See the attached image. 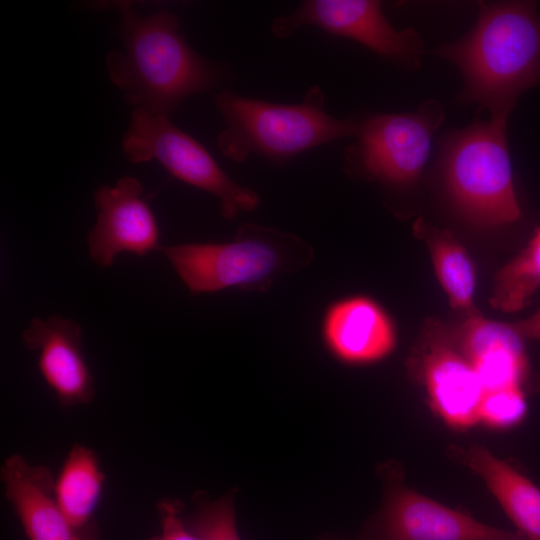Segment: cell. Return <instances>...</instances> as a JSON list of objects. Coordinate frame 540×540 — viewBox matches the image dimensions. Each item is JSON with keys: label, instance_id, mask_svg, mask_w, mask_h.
<instances>
[{"label": "cell", "instance_id": "6da1fadb", "mask_svg": "<svg viewBox=\"0 0 540 540\" xmlns=\"http://www.w3.org/2000/svg\"><path fill=\"white\" fill-rule=\"evenodd\" d=\"M122 47L105 59L111 81L133 110L168 117L189 96L218 89L231 78L228 66L193 50L180 33L178 16L160 10L143 16L118 2Z\"/></svg>", "mask_w": 540, "mask_h": 540}, {"label": "cell", "instance_id": "7a4b0ae2", "mask_svg": "<svg viewBox=\"0 0 540 540\" xmlns=\"http://www.w3.org/2000/svg\"><path fill=\"white\" fill-rule=\"evenodd\" d=\"M434 53L461 71L462 102L507 119L519 95L540 82V17L534 1L480 2L478 19L461 39Z\"/></svg>", "mask_w": 540, "mask_h": 540}, {"label": "cell", "instance_id": "3957f363", "mask_svg": "<svg viewBox=\"0 0 540 540\" xmlns=\"http://www.w3.org/2000/svg\"><path fill=\"white\" fill-rule=\"evenodd\" d=\"M214 102L225 124L216 137L217 146L226 158L238 163L255 154L273 164H284L309 149L354 137L359 122L329 114L317 84L297 104L243 97L228 89L215 93Z\"/></svg>", "mask_w": 540, "mask_h": 540}, {"label": "cell", "instance_id": "277c9868", "mask_svg": "<svg viewBox=\"0 0 540 540\" xmlns=\"http://www.w3.org/2000/svg\"><path fill=\"white\" fill-rule=\"evenodd\" d=\"M160 250L192 294L226 288L262 290L313 256L311 247L297 236L252 224L241 226L228 243L179 244Z\"/></svg>", "mask_w": 540, "mask_h": 540}, {"label": "cell", "instance_id": "5b68a950", "mask_svg": "<svg viewBox=\"0 0 540 540\" xmlns=\"http://www.w3.org/2000/svg\"><path fill=\"white\" fill-rule=\"evenodd\" d=\"M504 118L476 120L443 141L441 169L450 201L470 223L508 225L521 218Z\"/></svg>", "mask_w": 540, "mask_h": 540}, {"label": "cell", "instance_id": "8992f818", "mask_svg": "<svg viewBox=\"0 0 540 540\" xmlns=\"http://www.w3.org/2000/svg\"><path fill=\"white\" fill-rule=\"evenodd\" d=\"M122 151L131 163L156 160L175 178L216 196L226 219L259 206L256 192L231 179L205 147L168 117L133 110Z\"/></svg>", "mask_w": 540, "mask_h": 540}, {"label": "cell", "instance_id": "52a82bcc", "mask_svg": "<svg viewBox=\"0 0 540 540\" xmlns=\"http://www.w3.org/2000/svg\"><path fill=\"white\" fill-rule=\"evenodd\" d=\"M443 119L435 100L416 112L375 114L360 119L356 141L344 151V170L388 187H406L420 177L434 131Z\"/></svg>", "mask_w": 540, "mask_h": 540}, {"label": "cell", "instance_id": "ba28073f", "mask_svg": "<svg viewBox=\"0 0 540 540\" xmlns=\"http://www.w3.org/2000/svg\"><path fill=\"white\" fill-rule=\"evenodd\" d=\"M308 25L352 39L398 65L416 66L422 52L417 32L394 28L379 1L306 0L293 12L276 17L271 31L277 38H287Z\"/></svg>", "mask_w": 540, "mask_h": 540}, {"label": "cell", "instance_id": "9c48e42d", "mask_svg": "<svg viewBox=\"0 0 540 540\" xmlns=\"http://www.w3.org/2000/svg\"><path fill=\"white\" fill-rule=\"evenodd\" d=\"M515 535L390 480L381 509L358 540H509Z\"/></svg>", "mask_w": 540, "mask_h": 540}, {"label": "cell", "instance_id": "30bf717a", "mask_svg": "<svg viewBox=\"0 0 540 540\" xmlns=\"http://www.w3.org/2000/svg\"><path fill=\"white\" fill-rule=\"evenodd\" d=\"M142 193L141 182L133 176L96 189L97 220L87 243L89 256L98 266L110 267L124 252L144 256L161 249L157 220Z\"/></svg>", "mask_w": 540, "mask_h": 540}, {"label": "cell", "instance_id": "8fae6325", "mask_svg": "<svg viewBox=\"0 0 540 540\" xmlns=\"http://www.w3.org/2000/svg\"><path fill=\"white\" fill-rule=\"evenodd\" d=\"M25 346L38 352V369L62 407L89 404L94 378L82 350V329L70 318H34L22 333Z\"/></svg>", "mask_w": 540, "mask_h": 540}, {"label": "cell", "instance_id": "7c38bea8", "mask_svg": "<svg viewBox=\"0 0 540 540\" xmlns=\"http://www.w3.org/2000/svg\"><path fill=\"white\" fill-rule=\"evenodd\" d=\"M417 363L430 406L455 430H466L479 422L482 384L469 361L440 338L429 340Z\"/></svg>", "mask_w": 540, "mask_h": 540}, {"label": "cell", "instance_id": "4fadbf2b", "mask_svg": "<svg viewBox=\"0 0 540 540\" xmlns=\"http://www.w3.org/2000/svg\"><path fill=\"white\" fill-rule=\"evenodd\" d=\"M328 350L349 364L376 362L395 347V329L386 311L373 299L352 296L332 303L322 321Z\"/></svg>", "mask_w": 540, "mask_h": 540}, {"label": "cell", "instance_id": "5bb4252c", "mask_svg": "<svg viewBox=\"0 0 540 540\" xmlns=\"http://www.w3.org/2000/svg\"><path fill=\"white\" fill-rule=\"evenodd\" d=\"M523 338L511 323L470 315L457 337L459 352L475 370L484 391L521 387L530 377Z\"/></svg>", "mask_w": 540, "mask_h": 540}, {"label": "cell", "instance_id": "9a60e30c", "mask_svg": "<svg viewBox=\"0 0 540 540\" xmlns=\"http://www.w3.org/2000/svg\"><path fill=\"white\" fill-rule=\"evenodd\" d=\"M0 477L28 540H79L58 505L49 468L12 454L3 462Z\"/></svg>", "mask_w": 540, "mask_h": 540}, {"label": "cell", "instance_id": "2e32d148", "mask_svg": "<svg viewBox=\"0 0 540 540\" xmlns=\"http://www.w3.org/2000/svg\"><path fill=\"white\" fill-rule=\"evenodd\" d=\"M452 455L477 473L526 540H540V488L487 448L452 447Z\"/></svg>", "mask_w": 540, "mask_h": 540}, {"label": "cell", "instance_id": "e0dca14e", "mask_svg": "<svg viewBox=\"0 0 540 540\" xmlns=\"http://www.w3.org/2000/svg\"><path fill=\"white\" fill-rule=\"evenodd\" d=\"M105 475L96 453L74 444L55 478L58 505L79 540H102L96 521Z\"/></svg>", "mask_w": 540, "mask_h": 540}, {"label": "cell", "instance_id": "ac0fdd59", "mask_svg": "<svg viewBox=\"0 0 540 540\" xmlns=\"http://www.w3.org/2000/svg\"><path fill=\"white\" fill-rule=\"evenodd\" d=\"M427 244L437 278L456 310L477 313L473 305L475 272L462 245L448 232H427Z\"/></svg>", "mask_w": 540, "mask_h": 540}, {"label": "cell", "instance_id": "d6986e66", "mask_svg": "<svg viewBox=\"0 0 540 540\" xmlns=\"http://www.w3.org/2000/svg\"><path fill=\"white\" fill-rule=\"evenodd\" d=\"M540 288V227L527 245L496 274L490 304L503 312L524 308Z\"/></svg>", "mask_w": 540, "mask_h": 540}, {"label": "cell", "instance_id": "ffe728a7", "mask_svg": "<svg viewBox=\"0 0 540 540\" xmlns=\"http://www.w3.org/2000/svg\"><path fill=\"white\" fill-rule=\"evenodd\" d=\"M184 519L200 540H241L236 527L232 493L215 501H202Z\"/></svg>", "mask_w": 540, "mask_h": 540}, {"label": "cell", "instance_id": "44dd1931", "mask_svg": "<svg viewBox=\"0 0 540 540\" xmlns=\"http://www.w3.org/2000/svg\"><path fill=\"white\" fill-rule=\"evenodd\" d=\"M527 413L524 388L508 387L484 391L479 406V423L494 429H509Z\"/></svg>", "mask_w": 540, "mask_h": 540}, {"label": "cell", "instance_id": "7402d4cb", "mask_svg": "<svg viewBox=\"0 0 540 540\" xmlns=\"http://www.w3.org/2000/svg\"><path fill=\"white\" fill-rule=\"evenodd\" d=\"M156 508L161 530L149 540H200L187 526L180 500L163 498L157 502Z\"/></svg>", "mask_w": 540, "mask_h": 540}, {"label": "cell", "instance_id": "603a6c76", "mask_svg": "<svg viewBox=\"0 0 540 540\" xmlns=\"http://www.w3.org/2000/svg\"><path fill=\"white\" fill-rule=\"evenodd\" d=\"M511 326L524 340H540V309L527 319L511 323Z\"/></svg>", "mask_w": 540, "mask_h": 540}, {"label": "cell", "instance_id": "cb8c5ba5", "mask_svg": "<svg viewBox=\"0 0 540 540\" xmlns=\"http://www.w3.org/2000/svg\"><path fill=\"white\" fill-rule=\"evenodd\" d=\"M509 540H526L523 536H521L520 534L516 533V535L509 539Z\"/></svg>", "mask_w": 540, "mask_h": 540}, {"label": "cell", "instance_id": "d4e9b609", "mask_svg": "<svg viewBox=\"0 0 540 540\" xmlns=\"http://www.w3.org/2000/svg\"><path fill=\"white\" fill-rule=\"evenodd\" d=\"M323 540H337V539L328 538V539H323Z\"/></svg>", "mask_w": 540, "mask_h": 540}]
</instances>
